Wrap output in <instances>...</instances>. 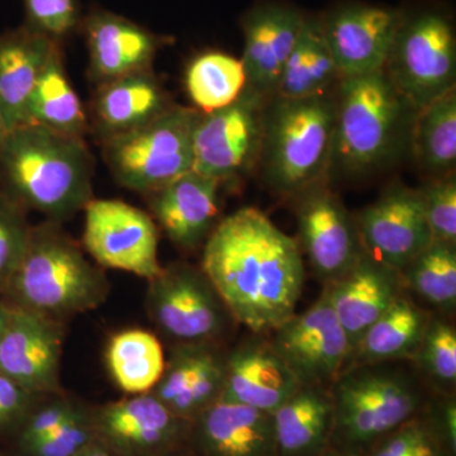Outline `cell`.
Returning a JSON list of instances; mask_svg holds the SVG:
<instances>
[{
	"label": "cell",
	"instance_id": "6da1fadb",
	"mask_svg": "<svg viewBox=\"0 0 456 456\" xmlns=\"http://www.w3.org/2000/svg\"><path fill=\"white\" fill-rule=\"evenodd\" d=\"M200 269L236 325L269 335L296 314L305 287L298 242L253 207L237 209L207 237Z\"/></svg>",
	"mask_w": 456,
	"mask_h": 456
},
{
	"label": "cell",
	"instance_id": "7a4b0ae2",
	"mask_svg": "<svg viewBox=\"0 0 456 456\" xmlns=\"http://www.w3.org/2000/svg\"><path fill=\"white\" fill-rule=\"evenodd\" d=\"M92 175L82 137L22 125L8 131L0 146L5 193L53 220L70 217L93 200Z\"/></svg>",
	"mask_w": 456,
	"mask_h": 456
},
{
	"label": "cell",
	"instance_id": "3957f363",
	"mask_svg": "<svg viewBox=\"0 0 456 456\" xmlns=\"http://www.w3.org/2000/svg\"><path fill=\"white\" fill-rule=\"evenodd\" d=\"M415 116L383 69L341 77L336 86L334 145L327 176L362 178L397 163L410 151Z\"/></svg>",
	"mask_w": 456,
	"mask_h": 456
},
{
	"label": "cell",
	"instance_id": "277c9868",
	"mask_svg": "<svg viewBox=\"0 0 456 456\" xmlns=\"http://www.w3.org/2000/svg\"><path fill=\"white\" fill-rule=\"evenodd\" d=\"M335 119L336 88L312 97H272L266 102L259 161L274 193L293 200L326 182Z\"/></svg>",
	"mask_w": 456,
	"mask_h": 456
},
{
	"label": "cell",
	"instance_id": "5b68a950",
	"mask_svg": "<svg viewBox=\"0 0 456 456\" xmlns=\"http://www.w3.org/2000/svg\"><path fill=\"white\" fill-rule=\"evenodd\" d=\"M330 391L334 399L331 445L365 452L419 416L434 395L411 362L345 369Z\"/></svg>",
	"mask_w": 456,
	"mask_h": 456
},
{
	"label": "cell",
	"instance_id": "8992f818",
	"mask_svg": "<svg viewBox=\"0 0 456 456\" xmlns=\"http://www.w3.org/2000/svg\"><path fill=\"white\" fill-rule=\"evenodd\" d=\"M108 293L106 277L53 224L32 228L2 299L11 307L53 318L94 310Z\"/></svg>",
	"mask_w": 456,
	"mask_h": 456
},
{
	"label": "cell",
	"instance_id": "52a82bcc",
	"mask_svg": "<svg viewBox=\"0 0 456 456\" xmlns=\"http://www.w3.org/2000/svg\"><path fill=\"white\" fill-rule=\"evenodd\" d=\"M200 117V110L170 106L136 130L108 137L104 158L117 182L149 194L193 170Z\"/></svg>",
	"mask_w": 456,
	"mask_h": 456
},
{
	"label": "cell",
	"instance_id": "ba28073f",
	"mask_svg": "<svg viewBox=\"0 0 456 456\" xmlns=\"http://www.w3.org/2000/svg\"><path fill=\"white\" fill-rule=\"evenodd\" d=\"M383 71L415 113L455 89L456 37L449 18L437 11L402 18Z\"/></svg>",
	"mask_w": 456,
	"mask_h": 456
},
{
	"label": "cell",
	"instance_id": "9c48e42d",
	"mask_svg": "<svg viewBox=\"0 0 456 456\" xmlns=\"http://www.w3.org/2000/svg\"><path fill=\"white\" fill-rule=\"evenodd\" d=\"M147 311L173 346L220 345L236 325L202 269L171 264L149 281Z\"/></svg>",
	"mask_w": 456,
	"mask_h": 456
},
{
	"label": "cell",
	"instance_id": "30bf717a",
	"mask_svg": "<svg viewBox=\"0 0 456 456\" xmlns=\"http://www.w3.org/2000/svg\"><path fill=\"white\" fill-rule=\"evenodd\" d=\"M83 242L99 265L151 281L161 274L154 218L118 200H90L84 207Z\"/></svg>",
	"mask_w": 456,
	"mask_h": 456
},
{
	"label": "cell",
	"instance_id": "8fae6325",
	"mask_svg": "<svg viewBox=\"0 0 456 456\" xmlns=\"http://www.w3.org/2000/svg\"><path fill=\"white\" fill-rule=\"evenodd\" d=\"M268 101L245 88L230 106L200 113L194 131L193 171L222 183L250 170L260 159Z\"/></svg>",
	"mask_w": 456,
	"mask_h": 456
},
{
	"label": "cell",
	"instance_id": "7c38bea8",
	"mask_svg": "<svg viewBox=\"0 0 456 456\" xmlns=\"http://www.w3.org/2000/svg\"><path fill=\"white\" fill-rule=\"evenodd\" d=\"M270 344L301 386L330 387L349 362L351 346L326 293L268 335Z\"/></svg>",
	"mask_w": 456,
	"mask_h": 456
},
{
	"label": "cell",
	"instance_id": "4fadbf2b",
	"mask_svg": "<svg viewBox=\"0 0 456 456\" xmlns=\"http://www.w3.org/2000/svg\"><path fill=\"white\" fill-rule=\"evenodd\" d=\"M296 202L298 246L323 287L334 283L364 255L355 217L326 182L318 183Z\"/></svg>",
	"mask_w": 456,
	"mask_h": 456
},
{
	"label": "cell",
	"instance_id": "5bb4252c",
	"mask_svg": "<svg viewBox=\"0 0 456 456\" xmlns=\"http://www.w3.org/2000/svg\"><path fill=\"white\" fill-rule=\"evenodd\" d=\"M354 217L364 253L398 272L434 241L417 189L392 185Z\"/></svg>",
	"mask_w": 456,
	"mask_h": 456
},
{
	"label": "cell",
	"instance_id": "9a60e30c",
	"mask_svg": "<svg viewBox=\"0 0 456 456\" xmlns=\"http://www.w3.org/2000/svg\"><path fill=\"white\" fill-rule=\"evenodd\" d=\"M0 335V373L31 395L60 387L62 330L53 318L11 307Z\"/></svg>",
	"mask_w": 456,
	"mask_h": 456
},
{
	"label": "cell",
	"instance_id": "2e32d148",
	"mask_svg": "<svg viewBox=\"0 0 456 456\" xmlns=\"http://www.w3.org/2000/svg\"><path fill=\"white\" fill-rule=\"evenodd\" d=\"M395 9L347 4L322 18L327 45L341 77L382 70L402 22Z\"/></svg>",
	"mask_w": 456,
	"mask_h": 456
},
{
	"label": "cell",
	"instance_id": "e0dca14e",
	"mask_svg": "<svg viewBox=\"0 0 456 456\" xmlns=\"http://www.w3.org/2000/svg\"><path fill=\"white\" fill-rule=\"evenodd\" d=\"M191 422L171 413L152 395H132L99 412L94 430L123 454L165 455L188 448Z\"/></svg>",
	"mask_w": 456,
	"mask_h": 456
},
{
	"label": "cell",
	"instance_id": "ac0fdd59",
	"mask_svg": "<svg viewBox=\"0 0 456 456\" xmlns=\"http://www.w3.org/2000/svg\"><path fill=\"white\" fill-rule=\"evenodd\" d=\"M299 9L281 3L251 8L242 18L246 88L265 99L274 97L288 57L305 22Z\"/></svg>",
	"mask_w": 456,
	"mask_h": 456
},
{
	"label": "cell",
	"instance_id": "d6986e66",
	"mask_svg": "<svg viewBox=\"0 0 456 456\" xmlns=\"http://www.w3.org/2000/svg\"><path fill=\"white\" fill-rule=\"evenodd\" d=\"M301 384L270 344L268 335L251 334L226 353L222 401L273 413Z\"/></svg>",
	"mask_w": 456,
	"mask_h": 456
},
{
	"label": "cell",
	"instance_id": "ffe728a7",
	"mask_svg": "<svg viewBox=\"0 0 456 456\" xmlns=\"http://www.w3.org/2000/svg\"><path fill=\"white\" fill-rule=\"evenodd\" d=\"M224 377L226 353L218 345H178L151 393L171 413L193 422L221 398Z\"/></svg>",
	"mask_w": 456,
	"mask_h": 456
},
{
	"label": "cell",
	"instance_id": "44dd1931",
	"mask_svg": "<svg viewBox=\"0 0 456 456\" xmlns=\"http://www.w3.org/2000/svg\"><path fill=\"white\" fill-rule=\"evenodd\" d=\"M188 449L194 456H278L273 416L218 399L191 422Z\"/></svg>",
	"mask_w": 456,
	"mask_h": 456
},
{
	"label": "cell",
	"instance_id": "7402d4cb",
	"mask_svg": "<svg viewBox=\"0 0 456 456\" xmlns=\"http://www.w3.org/2000/svg\"><path fill=\"white\" fill-rule=\"evenodd\" d=\"M323 292L353 351L369 327L406 290L398 270L364 253L344 277L323 287Z\"/></svg>",
	"mask_w": 456,
	"mask_h": 456
},
{
	"label": "cell",
	"instance_id": "603a6c76",
	"mask_svg": "<svg viewBox=\"0 0 456 456\" xmlns=\"http://www.w3.org/2000/svg\"><path fill=\"white\" fill-rule=\"evenodd\" d=\"M90 70L102 84L150 70L160 38L127 18L92 12L84 22Z\"/></svg>",
	"mask_w": 456,
	"mask_h": 456
},
{
	"label": "cell",
	"instance_id": "cb8c5ba5",
	"mask_svg": "<svg viewBox=\"0 0 456 456\" xmlns=\"http://www.w3.org/2000/svg\"><path fill=\"white\" fill-rule=\"evenodd\" d=\"M220 183L189 171L149 193L150 207L171 242L193 250L209 236L218 215Z\"/></svg>",
	"mask_w": 456,
	"mask_h": 456
},
{
	"label": "cell",
	"instance_id": "d4e9b609",
	"mask_svg": "<svg viewBox=\"0 0 456 456\" xmlns=\"http://www.w3.org/2000/svg\"><path fill=\"white\" fill-rule=\"evenodd\" d=\"M56 46L29 26L0 36V116L8 131L23 125L33 88Z\"/></svg>",
	"mask_w": 456,
	"mask_h": 456
},
{
	"label": "cell",
	"instance_id": "484cf974",
	"mask_svg": "<svg viewBox=\"0 0 456 456\" xmlns=\"http://www.w3.org/2000/svg\"><path fill=\"white\" fill-rule=\"evenodd\" d=\"M272 416L278 456H320L331 445L334 399L330 388L301 386Z\"/></svg>",
	"mask_w": 456,
	"mask_h": 456
},
{
	"label": "cell",
	"instance_id": "4316f807",
	"mask_svg": "<svg viewBox=\"0 0 456 456\" xmlns=\"http://www.w3.org/2000/svg\"><path fill=\"white\" fill-rule=\"evenodd\" d=\"M431 314L416 305L410 294H401L364 332L351 351L345 369L380 362H412Z\"/></svg>",
	"mask_w": 456,
	"mask_h": 456
},
{
	"label": "cell",
	"instance_id": "83f0119b",
	"mask_svg": "<svg viewBox=\"0 0 456 456\" xmlns=\"http://www.w3.org/2000/svg\"><path fill=\"white\" fill-rule=\"evenodd\" d=\"M170 106L164 89L147 70L102 84L95 98V116L108 139L136 130Z\"/></svg>",
	"mask_w": 456,
	"mask_h": 456
},
{
	"label": "cell",
	"instance_id": "f1b7e54d",
	"mask_svg": "<svg viewBox=\"0 0 456 456\" xmlns=\"http://www.w3.org/2000/svg\"><path fill=\"white\" fill-rule=\"evenodd\" d=\"M341 79L327 45L322 18H305L301 35L285 62L274 97L305 98L331 92Z\"/></svg>",
	"mask_w": 456,
	"mask_h": 456
},
{
	"label": "cell",
	"instance_id": "f546056e",
	"mask_svg": "<svg viewBox=\"0 0 456 456\" xmlns=\"http://www.w3.org/2000/svg\"><path fill=\"white\" fill-rule=\"evenodd\" d=\"M23 125L40 126L47 130L83 139L86 126V112L66 75L59 46L51 53L33 88Z\"/></svg>",
	"mask_w": 456,
	"mask_h": 456
},
{
	"label": "cell",
	"instance_id": "4dcf8cb0",
	"mask_svg": "<svg viewBox=\"0 0 456 456\" xmlns=\"http://www.w3.org/2000/svg\"><path fill=\"white\" fill-rule=\"evenodd\" d=\"M106 359L114 383L128 395L151 392L160 380L167 362L159 338L140 329L113 335Z\"/></svg>",
	"mask_w": 456,
	"mask_h": 456
},
{
	"label": "cell",
	"instance_id": "1f68e13d",
	"mask_svg": "<svg viewBox=\"0 0 456 456\" xmlns=\"http://www.w3.org/2000/svg\"><path fill=\"white\" fill-rule=\"evenodd\" d=\"M410 151L432 178L454 173L456 165V88L416 113Z\"/></svg>",
	"mask_w": 456,
	"mask_h": 456
},
{
	"label": "cell",
	"instance_id": "d6a6232c",
	"mask_svg": "<svg viewBox=\"0 0 456 456\" xmlns=\"http://www.w3.org/2000/svg\"><path fill=\"white\" fill-rule=\"evenodd\" d=\"M399 273L408 294H416L434 308L435 314L449 318L454 316L456 245L434 240L426 250Z\"/></svg>",
	"mask_w": 456,
	"mask_h": 456
},
{
	"label": "cell",
	"instance_id": "836d02e7",
	"mask_svg": "<svg viewBox=\"0 0 456 456\" xmlns=\"http://www.w3.org/2000/svg\"><path fill=\"white\" fill-rule=\"evenodd\" d=\"M188 94L197 110L209 113L232 104L246 88L241 59L227 53H212L197 56L185 75Z\"/></svg>",
	"mask_w": 456,
	"mask_h": 456
},
{
	"label": "cell",
	"instance_id": "e575fe53",
	"mask_svg": "<svg viewBox=\"0 0 456 456\" xmlns=\"http://www.w3.org/2000/svg\"><path fill=\"white\" fill-rule=\"evenodd\" d=\"M411 362L432 395H455L456 331L449 317L431 314Z\"/></svg>",
	"mask_w": 456,
	"mask_h": 456
},
{
	"label": "cell",
	"instance_id": "d590c367",
	"mask_svg": "<svg viewBox=\"0 0 456 456\" xmlns=\"http://www.w3.org/2000/svg\"><path fill=\"white\" fill-rule=\"evenodd\" d=\"M31 230L23 207L0 191V298L22 259Z\"/></svg>",
	"mask_w": 456,
	"mask_h": 456
},
{
	"label": "cell",
	"instance_id": "8d00e7d4",
	"mask_svg": "<svg viewBox=\"0 0 456 456\" xmlns=\"http://www.w3.org/2000/svg\"><path fill=\"white\" fill-rule=\"evenodd\" d=\"M417 191L434 240L456 245L455 174L432 178Z\"/></svg>",
	"mask_w": 456,
	"mask_h": 456
},
{
	"label": "cell",
	"instance_id": "74e56055",
	"mask_svg": "<svg viewBox=\"0 0 456 456\" xmlns=\"http://www.w3.org/2000/svg\"><path fill=\"white\" fill-rule=\"evenodd\" d=\"M440 450L443 449L421 412L378 440L367 455L436 456Z\"/></svg>",
	"mask_w": 456,
	"mask_h": 456
},
{
	"label": "cell",
	"instance_id": "f35d334b",
	"mask_svg": "<svg viewBox=\"0 0 456 456\" xmlns=\"http://www.w3.org/2000/svg\"><path fill=\"white\" fill-rule=\"evenodd\" d=\"M94 431V422L79 410L64 425L26 450L33 456H77L92 445Z\"/></svg>",
	"mask_w": 456,
	"mask_h": 456
},
{
	"label": "cell",
	"instance_id": "ab89813d",
	"mask_svg": "<svg viewBox=\"0 0 456 456\" xmlns=\"http://www.w3.org/2000/svg\"><path fill=\"white\" fill-rule=\"evenodd\" d=\"M29 27L53 40L65 37L80 22L77 0H23Z\"/></svg>",
	"mask_w": 456,
	"mask_h": 456
},
{
	"label": "cell",
	"instance_id": "60d3db41",
	"mask_svg": "<svg viewBox=\"0 0 456 456\" xmlns=\"http://www.w3.org/2000/svg\"><path fill=\"white\" fill-rule=\"evenodd\" d=\"M440 448L449 456H456L455 395H432L422 411Z\"/></svg>",
	"mask_w": 456,
	"mask_h": 456
},
{
	"label": "cell",
	"instance_id": "b9f144b4",
	"mask_svg": "<svg viewBox=\"0 0 456 456\" xmlns=\"http://www.w3.org/2000/svg\"><path fill=\"white\" fill-rule=\"evenodd\" d=\"M80 408L68 401H55L36 411L27 419L22 432V445L27 449L77 415Z\"/></svg>",
	"mask_w": 456,
	"mask_h": 456
},
{
	"label": "cell",
	"instance_id": "7bdbcfd3",
	"mask_svg": "<svg viewBox=\"0 0 456 456\" xmlns=\"http://www.w3.org/2000/svg\"><path fill=\"white\" fill-rule=\"evenodd\" d=\"M32 395L0 373V430L25 419L31 406Z\"/></svg>",
	"mask_w": 456,
	"mask_h": 456
},
{
	"label": "cell",
	"instance_id": "ee69618b",
	"mask_svg": "<svg viewBox=\"0 0 456 456\" xmlns=\"http://www.w3.org/2000/svg\"><path fill=\"white\" fill-rule=\"evenodd\" d=\"M320 456H368L367 452L360 450L338 448V446L330 445Z\"/></svg>",
	"mask_w": 456,
	"mask_h": 456
},
{
	"label": "cell",
	"instance_id": "f6af8a7d",
	"mask_svg": "<svg viewBox=\"0 0 456 456\" xmlns=\"http://www.w3.org/2000/svg\"><path fill=\"white\" fill-rule=\"evenodd\" d=\"M77 456H114L112 452H108L107 449L102 448L97 444L93 443L92 445L88 446L82 454Z\"/></svg>",
	"mask_w": 456,
	"mask_h": 456
},
{
	"label": "cell",
	"instance_id": "bcb514c9",
	"mask_svg": "<svg viewBox=\"0 0 456 456\" xmlns=\"http://www.w3.org/2000/svg\"><path fill=\"white\" fill-rule=\"evenodd\" d=\"M9 311H11V308H9L7 303H5L4 301H3L2 298H0V335H2L3 330H4L5 323H7Z\"/></svg>",
	"mask_w": 456,
	"mask_h": 456
},
{
	"label": "cell",
	"instance_id": "7dc6e473",
	"mask_svg": "<svg viewBox=\"0 0 456 456\" xmlns=\"http://www.w3.org/2000/svg\"><path fill=\"white\" fill-rule=\"evenodd\" d=\"M161 456H194L191 454V450L188 448L176 450V452H167V454L161 455Z\"/></svg>",
	"mask_w": 456,
	"mask_h": 456
},
{
	"label": "cell",
	"instance_id": "c3c4849f",
	"mask_svg": "<svg viewBox=\"0 0 456 456\" xmlns=\"http://www.w3.org/2000/svg\"><path fill=\"white\" fill-rule=\"evenodd\" d=\"M8 134L7 126L3 121L2 116H0V146H2L3 141H4L5 134Z\"/></svg>",
	"mask_w": 456,
	"mask_h": 456
},
{
	"label": "cell",
	"instance_id": "681fc988",
	"mask_svg": "<svg viewBox=\"0 0 456 456\" xmlns=\"http://www.w3.org/2000/svg\"><path fill=\"white\" fill-rule=\"evenodd\" d=\"M436 456H449L448 454H446L445 452H443V450H440L439 452H437V455Z\"/></svg>",
	"mask_w": 456,
	"mask_h": 456
}]
</instances>
